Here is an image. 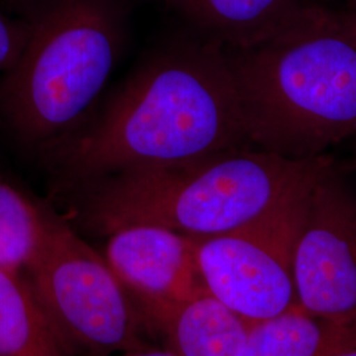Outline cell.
<instances>
[{
  "label": "cell",
  "instance_id": "52a82bcc",
  "mask_svg": "<svg viewBox=\"0 0 356 356\" xmlns=\"http://www.w3.org/2000/svg\"><path fill=\"white\" fill-rule=\"evenodd\" d=\"M292 269L297 305L356 331V198L331 160L309 193Z\"/></svg>",
  "mask_w": 356,
  "mask_h": 356
},
{
  "label": "cell",
  "instance_id": "8992f818",
  "mask_svg": "<svg viewBox=\"0 0 356 356\" xmlns=\"http://www.w3.org/2000/svg\"><path fill=\"white\" fill-rule=\"evenodd\" d=\"M321 168L313 169L252 225L223 235L194 238L195 264L204 289L251 323L297 305L293 250Z\"/></svg>",
  "mask_w": 356,
  "mask_h": 356
},
{
  "label": "cell",
  "instance_id": "30bf717a",
  "mask_svg": "<svg viewBox=\"0 0 356 356\" xmlns=\"http://www.w3.org/2000/svg\"><path fill=\"white\" fill-rule=\"evenodd\" d=\"M225 49H247L300 23L312 6L301 0H166Z\"/></svg>",
  "mask_w": 356,
  "mask_h": 356
},
{
  "label": "cell",
  "instance_id": "8fae6325",
  "mask_svg": "<svg viewBox=\"0 0 356 356\" xmlns=\"http://www.w3.org/2000/svg\"><path fill=\"white\" fill-rule=\"evenodd\" d=\"M356 347V331L332 325L294 305L254 323L241 356H334Z\"/></svg>",
  "mask_w": 356,
  "mask_h": 356
},
{
  "label": "cell",
  "instance_id": "ba28073f",
  "mask_svg": "<svg viewBox=\"0 0 356 356\" xmlns=\"http://www.w3.org/2000/svg\"><path fill=\"white\" fill-rule=\"evenodd\" d=\"M106 236L103 256L139 307L144 322L204 291L194 236L153 225L124 226Z\"/></svg>",
  "mask_w": 356,
  "mask_h": 356
},
{
  "label": "cell",
  "instance_id": "3957f363",
  "mask_svg": "<svg viewBox=\"0 0 356 356\" xmlns=\"http://www.w3.org/2000/svg\"><path fill=\"white\" fill-rule=\"evenodd\" d=\"M323 156L297 161L248 147L124 170L78 189V216L101 235L132 225L194 238L223 235L268 214Z\"/></svg>",
  "mask_w": 356,
  "mask_h": 356
},
{
  "label": "cell",
  "instance_id": "9a60e30c",
  "mask_svg": "<svg viewBox=\"0 0 356 356\" xmlns=\"http://www.w3.org/2000/svg\"><path fill=\"white\" fill-rule=\"evenodd\" d=\"M119 356H176L173 353H170L169 350H166L164 347H157V346H145L140 348H135L127 353H123Z\"/></svg>",
  "mask_w": 356,
  "mask_h": 356
},
{
  "label": "cell",
  "instance_id": "7a4b0ae2",
  "mask_svg": "<svg viewBox=\"0 0 356 356\" xmlns=\"http://www.w3.org/2000/svg\"><path fill=\"white\" fill-rule=\"evenodd\" d=\"M226 53L251 145L301 161L356 135V40L330 11Z\"/></svg>",
  "mask_w": 356,
  "mask_h": 356
},
{
  "label": "cell",
  "instance_id": "5bb4252c",
  "mask_svg": "<svg viewBox=\"0 0 356 356\" xmlns=\"http://www.w3.org/2000/svg\"><path fill=\"white\" fill-rule=\"evenodd\" d=\"M334 23L339 26L344 33L356 40V13H330Z\"/></svg>",
  "mask_w": 356,
  "mask_h": 356
},
{
  "label": "cell",
  "instance_id": "2e32d148",
  "mask_svg": "<svg viewBox=\"0 0 356 356\" xmlns=\"http://www.w3.org/2000/svg\"><path fill=\"white\" fill-rule=\"evenodd\" d=\"M334 356H356V347H351L348 350H344L342 353Z\"/></svg>",
  "mask_w": 356,
  "mask_h": 356
},
{
  "label": "cell",
  "instance_id": "4fadbf2b",
  "mask_svg": "<svg viewBox=\"0 0 356 356\" xmlns=\"http://www.w3.org/2000/svg\"><path fill=\"white\" fill-rule=\"evenodd\" d=\"M53 216L0 176V267L26 275L44 245Z\"/></svg>",
  "mask_w": 356,
  "mask_h": 356
},
{
  "label": "cell",
  "instance_id": "277c9868",
  "mask_svg": "<svg viewBox=\"0 0 356 356\" xmlns=\"http://www.w3.org/2000/svg\"><path fill=\"white\" fill-rule=\"evenodd\" d=\"M120 49L111 0H53L24 26L23 48L1 76V120L26 147L51 151L79 128Z\"/></svg>",
  "mask_w": 356,
  "mask_h": 356
},
{
  "label": "cell",
  "instance_id": "5b68a950",
  "mask_svg": "<svg viewBox=\"0 0 356 356\" xmlns=\"http://www.w3.org/2000/svg\"><path fill=\"white\" fill-rule=\"evenodd\" d=\"M24 276L66 355H120L151 344L139 307L104 256L60 216Z\"/></svg>",
  "mask_w": 356,
  "mask_h": 356
},
{
  "label": "cell",
  "instance_id": "9c48e42d",
  "mask_svg": "<svg viewBox=\"0 0 356 356\" xmlns=\"http://www.w3.org/2000/svg\"><path fill=\"white\" fill-rule=\"evenodd\" d=\"M151 337L176 356H241L254 323L206 289L147 319Z\"/></svg>",
  "mask_w": 356,
  "mask_h": 356
},
{
  "label": "cell",
  "instance_id": "e0dca14e",
  "mask_svg": "<svg viewBox=\"0 0 356 356\" xmlns=\"http://www.w3.org/2000/svg\"><path fill=\"white\" fill-rule=\"evenodd\" d=\"M355 168H356V152H355Z\"/></svg>",
  "mask_w": 356,
  "mask_h": 356
},
{
  "label": "cell",
  "instance_id": "6da1fadb",
  "mask_svg": "<svg viewBox=\"0 0 356 356\" xmlns=\"http://www.w3.org/2000/svg\"><path fill=\"white\" fill-rule=\"evenodd\" d=\"M248 147L227 53L206 40L148 60L95 122L48 153L60 188L76 191L124 170Z\"/></svg>",
  "mask_w": 356,
  "mask_h": 356
},
{
  "label": "cell",
  "instance_id": "7c38bea8",
  "mask_svg": "<svg viewBox=\"0 0 356 356\" xmlns=\"http://www.w3.org/2000/svg\"><path fill=\"white\" fill-rule=\"evenodd\" d=\"M0 356H67L26 276L0 267Z\"/></svg>",
  "mask_w": 356,
  "mask_h": 356
}]
</instances>
